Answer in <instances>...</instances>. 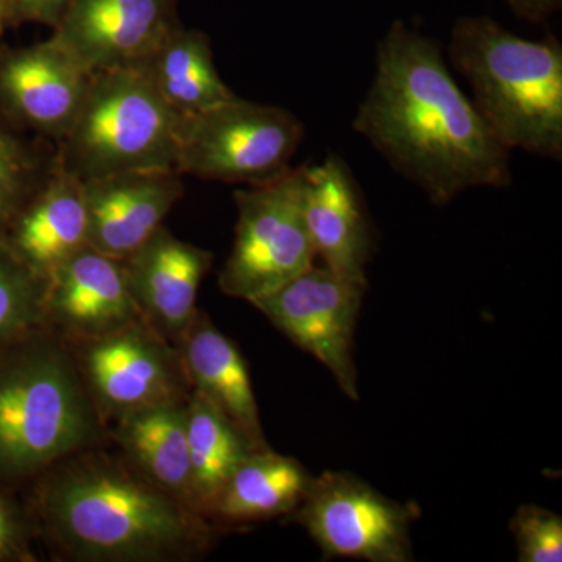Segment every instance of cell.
<instances>
[{
    "mask_svg": "<svg viewBox=\"0 0 562 562\" xmlns=\"http://www.w3.org/2000/svg\"><path fill=\"white\" fill-rule=\"evenodd\" d=\"M353 131L435 205L475 188L512 184V151L453 80L438 41L405 22L395 21L379 43Z\"/></svg>",
    "mask_w": 562,
    "mask_h": 562,
    "instance_id": "6da1fadb",
    "label": "cell"
},
{
    "mask_svg": "<svg viewBox=\"0 0 562 562\" xmlns=\"http://www.w3.org/2000/svg\"><path fill=\"white\" fill-rule=\"evenodd\" d=\"M80 452L58 462L40 490L44 531L79 561L190 560L214 528L127 460Z\"/></svg>",
    "mask_w": 562,
    "mask_h": 562,
    "instance_id": "7a4b0ae2",
    "label": "cell"
},
{
    "mask_svg": "<svg viewBox=\"0 0 562 562\" xmlns=\"http://www.w3.org/2000/svg\"><path fill=\"white\" fill-rule=\"evenodd\" d=\"M449 55L503 147L561 161L560 40H525L491 18L465 16L453 25Z\"/></svg>",
    "mask_w": 562,
    "mask_h": 562,
    "instance_id": "3957f363",
    "label": "cell"
},
{
    "mask_svg": "<svg viewBox=\"0 0 562 562\" xmlns=\"http://www.w3.org/2000/svg\"><path fill=\"white\" fill-rule=\"evenodd\" d=\"M102 419L77 362L33 333L0 355V482H16L90 450Z\"/></svg>",
    "mask_w": 562,
    "mask_h": 562,
    "instance_id": "277c9868",
    "label": "cell"
},
{
    "mask_svg": "<svg viewBox=\"0 0 562 562\" xmlns=\"http://www.w3.org/2000/svg\"><path fill=\"white\" fill-rule=\"evenodd\" d=\"M183 117L143 68L92 74L55 161L81 181L132 171H177Z\"/></svg>",
    "mask_w": 562,
    "mask_h": 562,
    "instance_id": "5b68a950",
    "label": "cell"
},
{
    "mask_svg": "<svg viewBox=\"0 0 562 562\" xmlns=\"http://www.w3.org/2000/svg\"><path fill=\"white\" fill-rule=\"evenodd\" d=\"M303 135L305 127L290 111L236 95L181 120L177 171L225 183H268L292 169Z\"/></svg>",
    "mask_w": 562,
    "mask_h": 562,
    "instance_id": "8992f818",
    "label": "cell"
},
{
    "mask_svg": "<svg viewBox=\"0 0 562 562\" xmlns=\"http://www.w3.org/2000/svg\"><path fill=\"white\" fill-rule=\"evenodd\" d=\"M235 241L220 286L224 294L251 303L314 265L316 251L301 205V168L235 192Z\"/></svg>",
    "mask_w": 562,
    "mask_h": 562,
    "instance_id": "52a82bcc",
    "label": "cell"
},
{
    "mask_svg": "<svg viewBox=\"0 0 562 562\" xmlns=\"http://www.w3.org/2000/svg\"><path fill=\"white\" fill-rule=\"evenodd\" d=\"M417 514L416 506L384 497L349 472H324L314 476L294 519L324 557L409 562V525Z\"/></svg>",
    "mask_w": 562,
    "mask_h": 562,
    "instance_id": "ba28073f",
    "label": "cell"
},
{
    "mask_svg": "<svg viewBox=\"0 0 562 562\" xmlns=\"http://www.w3.org/2000/svg\"><path fill=\"white\" fill-rule=\"evenodd\" d=\"M77 346V368L102 420L191 395L179 350L146 321Z\"/></svg>",
    "mask_w": 562,
    "mask_h": 562,
    "instance_id": "9c48e42d",
    "label": "cell"
},
{
    "mask_svg": "<svg viewBox=\"0 0 562 562\" xmlns=\"http://www.w3.org/2000/svg\"><path fill=\"white\" fill-rule=\"evenodd\" d=\"M368 283L312 266L251 305L330 371L347 397L358 401L353 336Z\"/></svg>",
    "mask_w": 562,
    "mask_h": 562,
    "instance_id": "30bf717a",
    "label": "cell"
},
{
    "mask_svg": "<svg viewBox=\"0 0 562 562\" xmlns=\"http://www.w3.org/2000/svg\"><path fill=\"white\" fill-rule=\"evenodd\" d=\"M179 0H69L54 38L88 74L144 68L179 27Z\"/></svg>",
    "mask_w": 562,
    "mask_h": 562,
    "instance_id": "8fae6325",
    "label": "cell"
},
{
    "mask_svg": "<svg viewBox=\"0 0 562 562\" xmlns=\"http://www.w3.org/2000/svg\"><path fill=\"white\" fill-rule=\"evenodd\" d=\"M146 321L122 260L81 247L47 277L44 327L69 342L102 338Z\"/></svg>",
    "mask_w": 562,
    "mask_h": 562,
    "instance_id": "7c38bea8",
    "label": "cell"
},
{
    "mask_svg": "<svg viewBox=\"0 0 562 562\" xmlns=\"http://www.w3.org/2000/svg\"><path fill=\"white\" fill-rule=\"evenodd\" d=\"M87 243L106 257L125 260L151 238L183 194L173 171L111 173L83 181Z\"/></svg>",
    "mask_w": 562,
    "mask_h": 562,
    "instance_id": "4fadbf2b",
    "label": "cell"
},
{
    "mask_svg": "<svg viewBox=\"0 0 562 562\" xmlns=\"http://www.w3.org/2000/svg\"><path fill=\"white\" fill-rule=\"evenodd\" d=\"M301 205L306 231L324 266L346 279L368 283L371 232L357 180L338 155L301 168Z\"/></svg>",
    "mask_w": 562,
    "mask_h": 562,
    "instance_id": "5bb4252c",
    "label": "cell"
},
{
    "mask_svg": "<svg viewBox=\"0 0 562 562\" xmlns=\"http://www.w3.org/2000/svg\"><path fill=\"white\" fill-rule=\"evenodd\" d=\"M122 261L144 319L166 341L179 344L198 312L199 288L213 262L211 251L180 241L160 227Z\"/></svg>",
    "mask_w": 562,
    "mask_h": 562,
    "instance_id": "9a60e30c",
    "label": "cell"
},
{
    "mask_svg": "<svg viewBox=\"0 0 562 562\" xmlns=\"http://www.w3.org/2000/svg\"><path fill=\"white\" fill-rule=\"evenodd\" d=\"M177 346L191 391L224 414L254 452L271 449L262 432L246 361L235 342L198 310Z\"/></svg>",
    "mask_w": 562,
    "mask_h": 562,
    "instance_id": "2e32d148",
    "label": "cell"
},
{
    "mask_svg": "<svg viewBox=\"0 0 562 562\" xmlns=\"http://www.w3.org/2000/svg\"><path fill=\"white\" fill-rule=\"evenodd\" d=\"M91 74L54 38L18 52L0 72L14 110L38 131L60 139L79 111Z\"/></svg>",
    "mask_w": 562,
    "mask_h": 562,
    "instance_id": "e0dca14e",
    "label": "cell"
},
{
    "mask_svg": "<svg viewBox=\"0 0 562 562\" xmlns=\"http://www.w3.org/2000/svg\"><path fill=\"white\" fill-rule=\"evenodd\" d=\"M83 181L55 161L49 179L14 227V254L44 279L81 247L88 246Z\"/></svg>",
    "mask_w": 562,
    "mask_h": 562,
    "instance_id": "ac0fdd59",
    "label": "cell"
},
{
    "mask_svg": "<svg viewBox=\"0 0 562 562\" xmlns=\"http://www.w3.org/2000/svg\"><path fill=\"white\" fill-rule=\"evenodd\" d=\"M188 398L162 402L125 414L117 419L114 438L125 460L161 490L201 513L188 450Z\"/></svg>",
    "mask_w": 562,
    "mask_h": 562,
    "instance_id": "d6986e66",
    "label": "cell"
},
{
    "mask_svg": "<svg viewBox=\"0 0 562 562\" xmlns=\"http://www.w3.org/2000/svg\"><path fill=\"white\" fill-rule=\"evenodd\" d=\"M313 479L294 458L271 449L251 452L222 486L211 506L210 519L246 524L294 514Z\"/></svg>",
    "mask_w": 562,
    "mask_h": 562,
    "instance_id": "ffe728a7",
    "label": "cell"
},
{
    "mask_svg": "<svg viewBox=\"0 0 562 562\" xmlns=\"http://www.w3.org/2000/svg\"><path fill=\"white\" fill-rule=\"evenodd\" d=\"M143 69L181 117L194 116L236 98L217 72L209 36L181 25L169 33Z\"/></svg>",
    "mask_w": 562,
    "mask_h": 562,
    "instance_id": "44dd1931",
    "label": "cell"
},
{
    "mask_svg": "<svg viewBox=\"0 0 562 562\" xmlns=\"http://www.w3.org/2000/svg\"><path fill=\"white\" fill-rule=\"evenodd\" d=\"M187 438L199 509L210 519L222 486L254 450L235 425L195 392L188 398Z\"/></svg>",
    "mask_w": 562,
    "mask_h": 562,
    "instance_id": "7402d4cb",
    "label": "cell"
},
{
    "mask_svg": "<svg viewBox=\"0 0 562 562\" xmlns=\"http://www.w3.org/2000/svg\"><path fill=\"white\" fill-rule=\"evenodd\" d=\"M47 279L14 255L0 254V355L44 328Z\"/></svg>",
    "mask_w": 562,
    "mask_h": 562,
    "instance_id": "603a6c76",
    "label": "cell"
},
{
    "mask_svg": "<svg viewBox=\"0 0 562 562\" xmlns=\"http://www.w3.org/2000/svg\"><path fill=\"white\" fill-rule=\"evenodd\" d=\"M520 562L562 561V517L538 505L517 508L509 524Z\"/></svg>",
    "mask_w": 562,
    "mask_h": 562,
    "instance_id": "cb8c5ba5",
    "label": "cell"
},
{
    "mask_svg": "<svg viewBox=\"0 0 562 562\" xmlns=\"http://www.w3.org/2000/svg\"><path fill=\"white\" fill-rule=\"evenodd\" d=\"M31 173L27 155L0 128V224L9 220Z\"/></svg>",
    "mask_w": 562,
    "mask_h": 562,
    "instance_id": "d4e9b609",
    "label": "cell"
},
{
    "mask_svg": "<svg viewBox=\"0 0 562 562\" xmlns=\"http://www.w3.org/2000/svg\"><path fill=\"white\" fill-rule=\"evenodd\" d=\"M24 524L14 506L0 497V561H32Z\"/></svg>",
    "mask_w": 562,
    "mask_h": 562,
    "instance_id": "484cf974",
    "label": "cell"
},
{
    "mask_svg": "<svg viewBox=\"0 0 562 562\" xmlns=\"http://www.w3.org/2000/svg\"><path fill=\"white\" fill-rule=\"evenodd\" d=\"M69 0H9L10 10L16 11L22 18L55 27L68 7Z\"/></svg>",
    "mask_w": 562,
    "mask_h": 562,
    "instance_id": "4316f807",
    "label": "cell"
},
{
    "mask_svg": "<svg viewBox=\"0 0 562 562\" xmlns=\"http://www.w3.org/2000/svg\"><path fill=\"white\" fill-rule=\"evenodd\" d=\"M520 20L543 22L561 9L562 0H503Z\"/></svg>",
    "mask_w": 562,
    "mask_h": 562,
    "instance_id": "83f0119b",
    "label": "cell"
},
{
    "mask_svg": "<svg viewBox=\"0 0 562 562\" xmlns=\"http://www.w3.org/2000/svg\"><path fill=\"white\" fill-rule=\"evenodd\" d=\"M10 13L9 0H0V24L5 20L7 14Z\"/></svg>",
    "mask_w": 562,
    "mask_h": 562,
    "instance_id": "f1b7e54d",
    "label": "cell"
}]
</instances>
